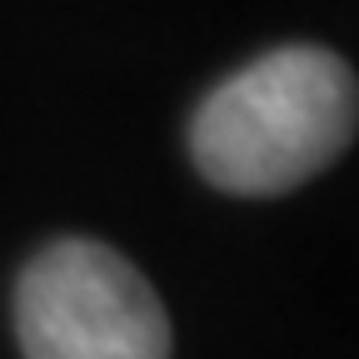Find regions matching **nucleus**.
Masks as SVG:
<instances>
[{
  "mask_svg": "<svg viewBox=\"0 0 359 359\" xmlns=\"http://www.w3.org/2000/svg\"><path fill=\"white\" fill-rule=\"evenodd\" d=\"M359 80L320 45H285L235 70L190 120V155L230 195H285L344 155Z\"/></svg>",
  "mask_w": 359,
  "mask_h": 359,
  "instance_id": "f257e3e1",
  "label": "nucleus"
},
{
  "mask_svg": "<svg viewBox=\"0 0 359 359\" xmlns=\"http://www.w3.org/2000/svg\"><path fill=\"white\" fill-rule=\"evenodd\" d=\"M15 334L25 359H170L160 294L95 240H55L25 264Z\"/></svg>",
  "mask_w": 359,
  "mask_h": 359,
  "instance_id": "f03ea898",
  "label": "nucleus"
}]
</instances>
